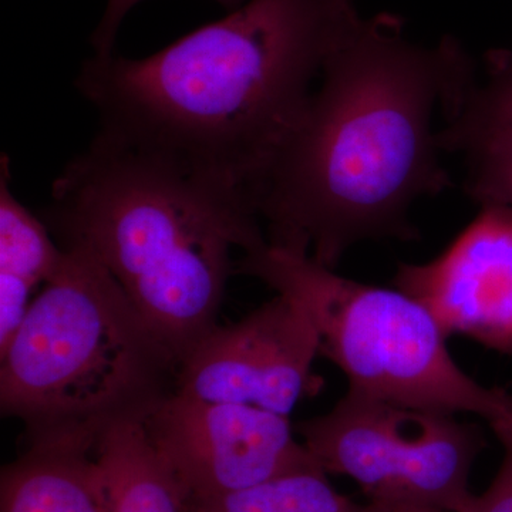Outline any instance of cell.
<instances>
[{
  "mask_svg": "<svg viewBox=\"0 0 512 512\" xmlns=\"http://www.w3.org/2000/svg\"><path fill=\"white\" fill-rule=\"evenodd\" d=\"M476 66L453 36L424 46L382 12L329 57L256 200L266 242L335 269L363 239H416L414 202L451 185L434 114L456 109Z\"/></svg>",
  "mask_w": 512,
  "mask_h": 512,
  "instance_id": "1",
  "label": "cell"
},
{
  "mask_svg": "<svg viewBox=\"0 0 512 512\" xmlns=\"http://www.w3.org/2000/svg\"><path fill=\"white\" fill-rule=\"evenodd\" d=\"M362 19L356 0H248L143 59L90 57L76 87L97 134L256 212L323 67Z\"/></svg>",
  "mask_w": 512,
  "mask_h": 512,
  "instance_id": "2",
  "label": "cell"
},
{
  "mask_svg": "<svg viewBox=\"0 0 512 512\" xmlns=\"http://www.w3.org/2000/svg\"><path fill=\"white\" fill-rule=\"evenodd\" d=\"M43 222L100 262L177 362L217 328L241 255L266 244L247 202L97 134L67 163Z\"/></svg>",
  "mask_w": 512,
  "mask_h": 512,
  "instance_id": "3",
  "label": "cell"
},
{
  "mask_svg": "<svg viewBox=\"0 0 512 512\" xmlns=\"http://www.w3.org/2000/svg\"><path fill=\"white\" fill-rule=\"evenodd\" d=\"M55 275L0 350V410L28 441L99 443L177 392L180 363L89 251L63 248Z\"/></svg>",
  "mask_w": 512,
  "mask_h": 512,
  "instance_id": "4",
  "label": "cell"
},
{
  "mask_svg": "<svg viewBox=\"0 0 512 512\" xmlns=\"http://www.w3.org/2000/svg\"><path fill=\"white\" fill-rule=\"evenodd\" d=\"M237 274L302 306L320 355L345 373L352 392L430 412L477 414L494 433L512 427V394L466 375L439 323L407 293L343 278L305 252L268 242L239 256Z\"/></svg>",
  "mask_w": 512,
  "mask_h": 512,
  "instance_id": "5",
  "label": "cell"
},
{
  "mask_svg": "<svg viewBox=\"0 0 512 512\" xmlns=\"http://www.w3.org/2000/svg\"><path fill=\"white\" fill-rule=\"evenodd\" d=\"M296 433L328 474L355 480L382 507L460 512L483 431L454 414L373 399L349 390L329 413Z\"/></svg>",
  "mask_w": 512,
  "mask_h": 512,
  "instance_id": "6",
  "label": "cell"
},
{
  "mask_svg": "<svg viewBox=\"0 0 512 512\" xmlns=\"http://www.w3.org/2000/svg\"><path fill=\"white\" fill-rule=\"evenodd\" d=\"M141 421L185 501L220 497L320 467L296 439L289 417L258 407L204 402L175 392Z\"/></svg>",
  "mask_w": 512,
  "mask_h": 512,
  "instance_id": "7",
  "label": "cell"
},
{
  "mask_svg": "<svg viewBox=\"0 0 512 512\" xmlns=\"http://www.w3.org/2000/svg\"><path fill=\"white\" fill-rule=\"evenodd\" d=\"M319 336L288 296L212 330L180 366L177 393L211 403L242 404L289 417L320 389L313 373Z\"/></svg>",
  "mask_w": 512,
  "mask_h": 512,
  "instance_id": "8",
  "label": "cell"
},
{
  "mask_svg": "<svg viewBox=\"0 0 512 512\" xmlns=\"http://www.w3.org/2000/svg\"><path fill=\"white\" fill-rule=\"evenodd\" d=\"M399 291L420 302L444 335L512 353V208L483 205L450 247L426 264H402Z\"/></svg>",
  "mask_w": 512,
  "mask_h": 512,
  "instance_id": "9",
  "label": "cell"
},
{
  "mask_svg": "<svg viewBox=\"0 0 512 512\" xmlns=\"http://www.w3.org/2000/svg\"><path fill=\"white\" fill-rule=\"evenodd\" d=\"M97 443L28 441L2 468L0 512H109Z\"/></svg>",
  "mask_w": 512,
  "mask_h": 512,
  "instance_id": "10",
  "label": "cell"
},
{
  "mask_svg": "<svg viewBox=\"0 0 512 512\" xmlns=\"http://www.w3.org/2000/svg\"><path fill=\"white\" fill-rule=\"evenodd\" d=\"M0 350L8 345L46 282L55 275L63 248L42 218L10 188L9 157L0 160Z\"/></svg>",
  "mask_w": 512,
  "mask_h": 512,
  "instance_id": "11",
  "label": "cell"
},
{
  "mask_svg": "<svg viewBox=\"0 0 512 512\" xmlns=\"http://www.w3.org/2000/svg\"><path fill=\"white\" fill-rule=\"evenodd\" d=\"M141 420L116 424L97 443L109 512H185L183 490Z\"/></svg>",
  "mask_w": 512,
  "mask_h": 512,
  "instance_id": "12",
  "label": "cell"
},
{
  "mask_svg": "<svg viewBox=\"0 0 512 512\" xmlns=\"http://www.w3.org/2000/svg\"><path fill=\"white\" fill-rule=\"evenodd\" d=\"M185 512H386L357 504L330 484L323 468L293 471L207 500L185 501Z\"/></svg>",
  "mask_w": 512,
  "mask_h": 512,
  "instance_id": "13",
  "label": "cell"
},
{
  "mask_svg": "<svg viewBox=\"0 0 512 512\" xmlns=\"http://www.w3.org/2000/svg\"><path fill=\"white\" fill-rule=\"evenodd\" d=\"M485 79L474 80L439 131L441 150L464 153L481 141L512 131V47L485 57Z\"/></svg>",
  "mask_w": 512,
  "mask_h": 512,
  "instance_id": "14",
  "label": "cell"
},
{
  "mask_svg": "<svg viewBox=\"0 0 512 512\" xmlns=\"http://www.w3.org/2000/svg\"><path fill=\"white\" fill-rule=\"evenodd\" d=\"M467 194L483 205L512 208V131L481 141L466 153Z\"/></svg>",
  "mask_w": 512,
  "mask_h": 512,
  "instance_id": "15",
  "label": "cell"
},
{
  "mask_svg": "<svg viewBox=\"0 0 512 512\" xmlns=\"http://www.w3.org/2000/svg\"><path fill=\"white\" fill-rule=\"evenodd\" d=\"M141 2H144V0H107L103 16H101L99 25L94 29L92 39H90L94 55H113L117 36H119L124 19ZM215 2L224 6L228 12H232V10L241 8L248 0H215Z\"/></svg>",
  "mask_w": 512,
  "mask_h": 512,
  "instance_id": "16",
  "label": "cell"
},
{
  "mask_svg": "<svg viewBox=\"0 0 512 512\" xmlns=\"http://www.w3.org/2000/svg\"><path fill=\"white\" fill-rule=\"evenodd\" d=\"M498 439L504 444L503 466L487 491L473 495L460 512H512V430Z\"/></svg>",
  "mask_w": 512,
  "mask_h": 512,
  "instance_id": "17",
  "label": "cell"
},
{
  "mask_svg": "<svg viewBox=\"0 0 512 512\" xmlns=\"http://www.w3.org/2000/svg\"><path fill=\"white\" fill-rule=\"evenodd\" d=\"M382 507V505H380ZM386 512H443L437 510H427V508H412V507H383Z\"/></svg>",
  "mask_w": 512,
  "mask_h": 512,
  "instance_id": "18",
  "label": "cell"
}]
</instances>
